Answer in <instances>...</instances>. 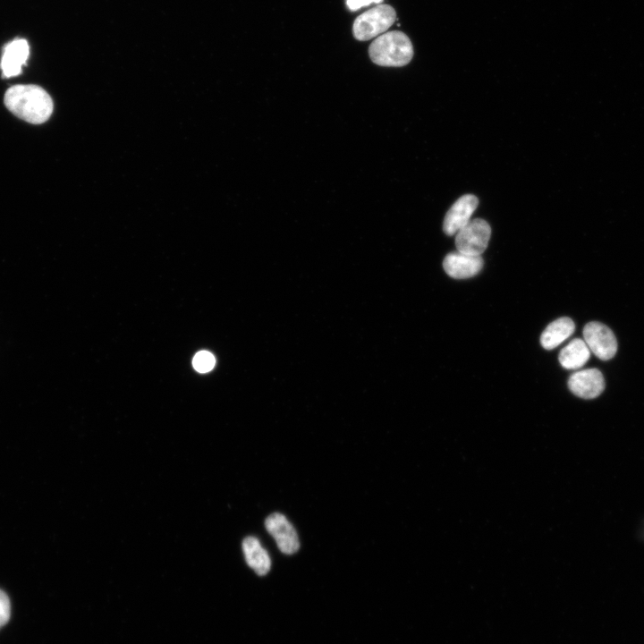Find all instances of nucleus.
I'll return each mask as SVG.
<instances>
[{"instance_id": "f257e3e1", "label": "nucleus", "mask_w": 644, "mask_h": 644, "mask_svg": "<svg viewBox=\"0 0 644 644\" xmlns=\"http://www.w3.org/2000/svg\"><path fill=\"white\" fill-rule=\"evenodd\" d=\"M4 105L17 117L34 124L45 123L54 108L48 93L37 85H15L4 94Z\"/></svg>"}, {"instance_id": "f03ea898", "label": "nucleus", "mask_w": 644, "mask_h": 644, "mask_svg": "<svg viewBox=\"0 0 644 644\" xmlns=\"http://www.w3.org/2000/svg\"><path fill=\"white\" fill-rule=\"evenodd\" d=\"M369 55L380 66L400 67L413 57V47L409 37L399 30L385 32L369 46Z\"/></svg>"}, {"instance_id": "7ed1b4c3", "label": "nucleus", "mask_w": 644, "mask_h": 644, "mask_svg": "<svg viewBox=\"0 0 644 644\" xmlns=\"http://www.w3.org/2000/svg\"><path fill=\"white\" fill-rule=\"evenodd\" d=\"M395 19V10L391 5H377L356 18L352 25L353 36L360 41L380 36L394 24Z\"/></svg>"}, {"instance_id": "20e7f679", "label": "nucleus", "mask_w": 644, "mask_h": 644, "mask_svg": "<svg viewBox=\"0 0 644 644\" xmlns=\"http://www.w3.org/2000/svg\"><path fill=\"white\" fill-rule=\"evenodd\" d=\"M491 236L489 224L481 218L470 220L455 237V246L459 252L480 256L487 249Z\"/></svg>"}, {"instance_id": "39448f33", "label": "nucleus", "mask_w": 644, "mask_h": 644, "mask_svg": "<svg viewBox=\"0 0 644 644\" xmlns=\"http://www.w3.org/2000/svg\"><path fill=\"white\" fill-rule=\"evenodd\" d=\"M583 337L590 352L603 360L612 359L617 351L616 338L606 325L592 321L585 325Z\"/></svg>"}, {"instance_id": "423d86ee", "label": "nucleus", "mask_w": 644, "mask_h": 644, "mask_svg": "<svg viewBox=\"0 0 644 644\" xmlns=\"http://www.w3.org/2000/svg\"><path fill=\"white\" fill-rule=\"evenodd\" d=\"M265 527L282 553L292 555L299 550L298 534L284 515L279 513L270 514L265 521Z\"/></svg>"}, {"instance_id": "0eeeda50", "label": "nucleus", "mask_w": 644, "mask_h": 644, "mask_svg": "<svg viewBox=\"0 0 644 644\" xmlns=\"http://www.w3.org/2000/svg\"><path fill=\"white\" fill-rule=\"evenodd\" d=\"M479 205V199L475 195L465 194L460 197L446 212L443 230L447 235L457 233L470 221V217Z\"/></svg>"}, {"instance_id": "6e6552de", "label": "nucleus", "mask_w": 644, "mask_h": 644, "mask_svg": "<svg viewBox=\"0 0 644 644\" xmlns=\"http://www.w3.org/2000/svg\"><path fill=\"white\" fill-rule=\"evenodd\" d=\"M568 387L576 396L593 399L604 391L605 380L598 369H588L572 374L568 379Z\"/></svg>"}, {"instance_id": "1a4fd4ad", "label": "nucleus", "mask_w": 644, "mask_h": 644, "mask_svg": "<svg viewBox=\"0 0 644 644\" xmlns=\"http://www.w3.org/2000/svg\"><path fill=\"white\" fill-rule=\"evenodd\" d=\"M484 265L481 256L464 254L459 251L448 253L443 261L445 273L455 279L470 278L478 275Z\"/></svg>"}, {"instance_id": "9d476101", "label": "nucleus", "mask_w": 644, "mask_h": 644, "mask_svg": "<svg viewBox=\"0 0 644 644\" xmlns=\"http://www.w3.org/2000/svg\"><path fill=\"white\" fill-rule=\"evenodd\" d=\"M29 55L30 47L26 39L16 38L9 42L4 48L0 63L3 76L10 78L19 75Z\"/></svg>"}, {"instance_id": "9b49d317", "label": "nucleus", "mask_w": 644, "mask_h": 644, "mask_svg": "<svg viewBox=\"0 0 644 644\" xmlns=\"http://www.w3.org/2000/svg\"><path fill=\"white\" fill-rule=\"evenodd\" d=\"M242 550L246 563L258 575L263 576L269 572L270 556L257 538L252 536L245 538L242 541Z\"/></svg>"}, {"instance_id": "f8f14e48", "label": "nucleus", "mask_w": 644, "mask_h": 644, "mask_svg": "<svg viewBox=\"0 0 644 644\" xmlns=\"http://www.w3.org/2000/svg\"><path fill=\"white\" fill-rule=\"evenodd\" d=\"M575 330L574 322L567 317L551 322L540 336V343L546 350H552L569 338Z\"/></svg>"}, {"instance_id": "ddd939ff", "label": "nucleus", "mask_w": 644, "mask_h": 644, "mask_svg": "<svg viewBox=\"0 0 644 644\" xmlns=\"http://www.w3.org/2000/svg\"><path fill=\"white\" fill-rule=\"evenodd\" d=\"M590 357V351L585 341L575 338L564 347L558 356L562 367L566 369L581 368Z\"/></svg>"}, {"instance_id": "4468645a", "label": "nucleus", "mask_w": 644, "mask_h": 644, "mask_svg": "<svg viewBox=\"0 0 644 644\" xmlns=\"http://www.w3.org/2000/svg\"><path fill=\"white\" fill-rule=\"evenodd\" d=\"M215 363L216 360L214 355L207 351L197 352L192 360L194 369L201 373L210 371L214 368Z\"/></svg>"}, {"instance_id": "2eb2a0df", "label": "nucleus", "mask_w": 644, "mask_h": 644, "mask_svg": "<svg viewBox=\"0 0 644 644\" xmlns=\"http://www.w3.org/2000/svg\"><path fill=\"white\" fill-rule=\"evenodd\" d=\"M10 614L11 605L9 597L0 589V628L9 621Z\"/></svg>"}, {"instance_id": "dca6fc26", "label": "nucleus", "mask_w": 644, "mask_h": 644, "mask_svg": "<svg viewBox=\"0 0 644 644\" xmlns=\"http://www.w3.org/2000/svg\"><path fill=\"white\" fill-rule=\"evenodd\" d=\"M383 0H346V4L350 10L356 11L363 6L369 5L372 3H381Z\"/></svg>"}]
</instances>
